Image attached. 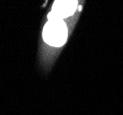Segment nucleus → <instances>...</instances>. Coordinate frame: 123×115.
I'll return each instance as SVG.
<instances>
[{"label": "nucleus", "instance_id": "obj_1", "mask_svg": "<svg viewBox=\"0 0 123 115\" xmlns=\"http://www.w3.org/2000/svg\"><path fill=\"white\" fill-rule=\"evenodd\" d=\"M64 19L48 14V20L43 30V40L48 46L59 48L66 43L69 31Z\"/></svg>", "mask_w": 123, "mask_h": 115}, {"label": "nucleus", "instance_id": "obj_2", "mask_svg": "<svg viewBox=\"0 0 123 115\" xmlns=\"http://www.w3.org/2000/svg\"><path fill=\"white\" fill-rule=\"evenodd\" d=\"M78 7V1H55L50 15L60 18L72 17Z\"/></svg>", "mask_w": 123, "mask_h": 115}]
</instances>
